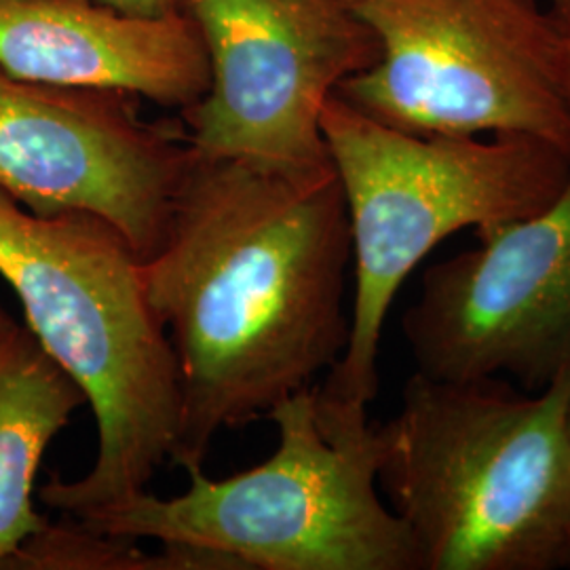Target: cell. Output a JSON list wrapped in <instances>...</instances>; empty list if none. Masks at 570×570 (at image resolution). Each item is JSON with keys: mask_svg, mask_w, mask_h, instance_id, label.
Segmentation results:
<instances>
[{"mask_svg": "<svg viewBox=\"0 0 570 570\" xmlns=\"http://www.w3.org/2000/svg\"><path fill=\"white\" fill-rule=\"evenodd\" d=\"M351 266L332 165L289 169L193 150L164 239L142 261L146 301L178 367L174 465H204L225 429L268 419L341 360Z\"/></svg>", "mask_w": 570, "mask_h": 570, "instance_id": "1", "label": "cell"}, {"mask_svg": "<svg viewBox=\"0 0 570 570\" xmlns=\"http://www.w3.org/2000/svg\"><path fill=\"white\" fill-rule=\"evenodd\" d=\"M376 435L423 570L570 567V372L541 391L414 372Z\"/></svg>", "mask_w": 570, "mask_h": 570, "instance_id": "2", "label": "cell"}, {"mask_svg": "<svg viewBox=\"0 0 570 570\" xmlns=\"http://www.w3.org/2000/svg\"><path fill=\"white\" fill-rule=\"evenodd\" d=\"M0 277L26 326L81 385L98 428L91 469L77 480L51 475L42 505L81 518L146 490L171 456L180 400L138 252L100 216H39L0 188Z\"/></svg>", "mask_w": 570, "mask_h": 570, "instance_id": "3", "label": "cell"}, {"mask_svg": "<svg viewBox=\"0 0 570 570\" xmlns=\"http://www.w3.org/2000/svg\"><path fill=\"white\" fill-rule=\"evenodd\" d=\"M322 134L345 195L353 301L345 353L317 393L367 412L379 393L385 322L407 275L456 230L508 225L548 207L569 183L570 155L515 134H407L336 94L324 106Z\"/></svg>", "mask_w": 570, "mask_h": 570, "instance_id": "4", "label": "cell"}, {"mask_svg": "<svg viewBox=\"0 0 570 570\" xmlns=\"http://www.w3.org/2000/svg\"><path fill=\"white\" fill-rule=\"evenodd\" d=\"M277 450L263 465L212 480L186 468L188 489L142 490L70 518L87 529L218 551L244 570H423L404 520L379 487V435L367 412L311 387L268 414Z\"/></svg>", "mask_w": 570, "mask_h": 570, "instance_id": "5", "label": "cell"}, {"mask_svg": "<svg viewBox=\"0 0 570 570\" xmlns=\"http://www.w3.org/2000/svg\"><path fill=\"white\" fill-rule=\"evenodd\" d=\"M379 45L336 96L416 136L515 134L570 155L564 32L534 0H345Z\"/></svg>", "mask_w": 570, "mask_h": 570, "instance_id": "6", "label": "cell"}, {"mask_svg": "<svg viewBox=\"0 0 570 570\" xmlns=\"http://www.w3.org/2000/svg\"><path fill=\"white\" fill-rule=\"evenodd\" d=\"M209 63L204 98L183 110L190 148L212 159L332 165L322 112L338 85L379 58L345 0H183Z\"/></svg>", "mask_w": 570, "mask_h": 570, "instance_id": "7", "label": "cell"}, {"mask_svg": "<svg viewBox=\"0 0 570 570\" xmlns=\"http://www.w3.org/2000/svg\"><path fill=\"white\" fill-rule=\"evenodd\" d=\"M478 239L429 266L404 313L416 372L550 387L570 372V178L541 212Z\"/></svg>", "mask_w": 570, "mask_h": 570, "instance_id": "8", "label": "cell"}, {"mask_svg": "<svg viewBox=\"0 0 570 570\" xmlns=\"http://www.w3.org/2000/svg\"><path fill=\"white\" fill-rule=\"evenodd\" d=\"M140 102L0 68V188L39 216H100L148 258L164 239L193 148L183 125L146 121Z\"/></svg>", "mask_w": 570, "mask_h": 570, "instance_id": "9", "label": "cell"}, {"mask_svg": "<svg viewBox=\"0 0 570 570\" xmlns=\"http://www.w3.org/2000/svg\"><path fill=\"white\" fill-rule=\"evenodd\" d=\"M0 68L180 112L209 85L204 41L188 13L144 18L98 0H0Z\"/></svg>", "mask_w": 570, "mask_h": 570, "instance_id": "10", "label": "cell"}, {"mask_svg": "<svg viewBox=\"0 0 570 570\" xmlns=\"http://www.w3.org/2000/svg\"><path fill=\"white\" fill-rule=\"evenodd\" d=\"M81 385L28 326L0 334V570L49 522L35 510L42 454L79 407Z\"/></svg>", "mask_w": 570, "mask_h": 570, "instance_id": "11", "label": "cell"}, {"mask_svg": "<svg viewBox=\"0 0 570 570\" xmlns=\"http://www.w3.org/2000/svg\"><path fill=\"white\" fill-rule=\"evenodd\" d=\"M140 539L87 529L66 518L47 522L23 541L4 570H244L218 551L159 543V550L138 546Z\"/></svg>", "mask_w": 570, "mask_h": 570, "instance_id": "12", "label": "cell"}, {"mask_svg": "<svg viewBox=\"0 0 570 570\" xmlns=\"http://www.w3.org/2000/svg\"><path fill=\"white\" fill-rule=\"evenodd\" d=\"M108 7H115L131 16L144 18H164L184 11L183 0H98Z\"/></svg>", "mask_w": 570, "mask_h": 570, "instance_id": "13", "label": "cell"}, {"mask_svg": "<svg viewBox=\"0 0 570 570\" xmlns=\"http://www.w3.org/2000/svg\"><path fill=\"white\" fill-rule=\"evenodd\" d=\"M564 32V77H567V96L570 102V18L562 23Z\"/></svg>", "mask_w": 570, "mask_h": 570, "instance_id": "14", "label": "cell"}, {"mask_svg": "<svg viewBox=\"0 0 570 570\" xmlns=\"http://www.w3.org/2000/svg\"><path fill=\"white\" fill-rule=\"evenodd\" d=\"M551 13L560 21V26L570 18V0H550Z\"/></svg>", "mask_w": 570, "mask_h": 570, "instance_id": "15", "label": "cell"}, {"mask_svg": "<svg viewBox=\"0 0 570 570\" xmlns=\"http://www.w3.org/2000/svg\"><path fill=\"white\" fill-rule=\"evenodd\" d=\"M16 324H18V322H16V320H13V317H11V315L0 306V334H4L7 330H11Z\"/></svg>", "mask_w": 570, "mask_h": 570, "instance_id": "16", "label": "cell"}]
</instances>
